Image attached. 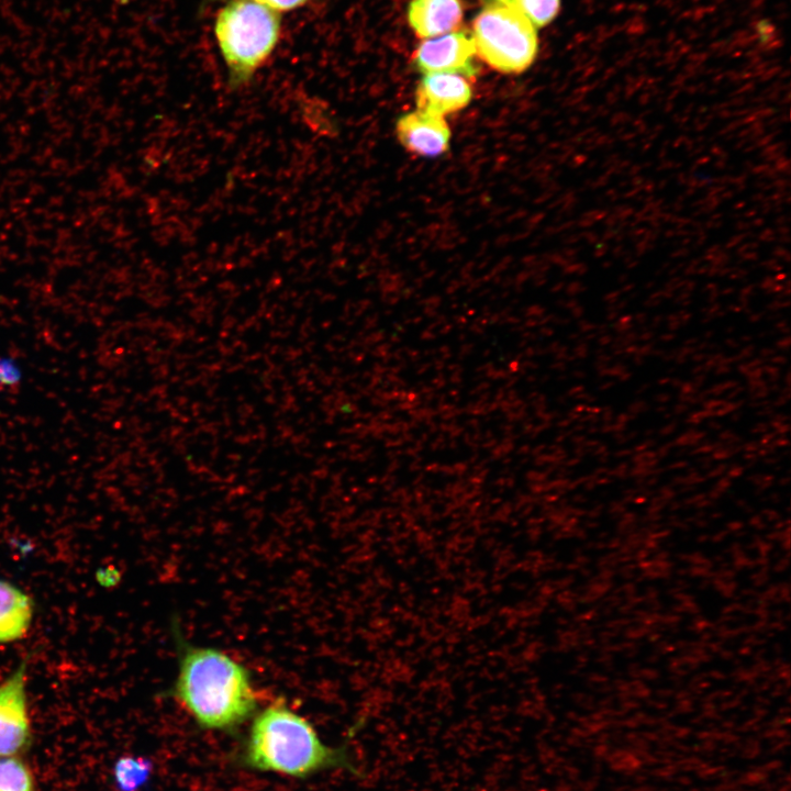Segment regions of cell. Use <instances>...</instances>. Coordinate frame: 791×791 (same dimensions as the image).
Returning a JSON list of instances; mask_svg holds the SVG:
<instances>
[{
    "label": "cell",
    "mask_w": 791,
    "mask_h": 791,
    "mask_svg": "<svg viewBox=\"0 0 791 791\" xmlns=\"http://www.w3.org/2000/svg\"><path fill=\"white\" fill-rule=\"evenodd\" d=\"M172 695L203 729H235L257 709L247 668L213 647L182 645Z\"/></svg>",
    "instance_id": "cell-1"
},
{
    "label": "cell",
    "mask_w": 791,
    "mask_h": 791,
    "mask_svg": "<svg viewBox=\"0 0 791 791\" xmlns=\"http://www.w3.org/2000/svg\"><path fill=\"white\" fill-rule=\"evenodd\" d=\"M239 764L294 778H307L330 768H345L358 775L346 747L325 745L308 720L281 703L256 713Z\"/></svg>",
    "instance_id": "cell-2"
},
{
    "label": "cell",
    "mask_w": 791,
    "mask_h": 791,
    "mask_svg": "<svg viewBox=\"0 0 791 791\" xmlns=\"http://www.w3.org/2000/svg\"><path fill=\"white\" fill-rule=\"evenodd\" d=\"M214 35L227 69L229 86L238 89L252 81L277 47L281 16L248 0H231L215 16Z\"/></svg>",
    "instance_id": "cell-3"
},
{
    "label": "cell",
    "mask_w": 791,
    "mask_h": 791,
    "mask_svg": "<svg viewBox=\"0 0 791 791\" xmlns=\"http://www.w3.org/2000/svg\"><path fill=\"white\" fill-rule=\"evenodd\" d=\"M476 55L503 74H520L537 55L536 27L517 9L490 4L472 21Z\"/></svg>",
    "instance_id": "cell-4"
},
{
    "label": "cell",
    "mask_w": 791,
    "mask_h": 791,
    "mask_svg": "<svg viewBox=\"0 0 791 791\" xmlns=\"http://www.w3.org/2000/svg\"><path fill=\"white\" fill-rule=\"evenodd\" d=\"M26 680L27 659H23L0 683V757L20 755L31 745Z\"/></svg>",
    "instance_id": "cell-5"
},
{
    "label": "cell",
    "mask_w": 791,
    "mask_h": 791,
    "mask_svg": "<svg viewBox=\"0 0 791 791\" xmlns=\"http://www.w3.org/2000/svg\"><path fill=\"white\" fill-rule=\"evenodd\" d=\"M475 55L471 34L456 30L425 40L415 51L413 60L415 67L424 75L447 73L474 78L479 73Z\"/></svg>",
    "instance_id": "cell-6"
},
{
    "label": "cell",
    "mask_w": 791,
    "mask_h": 791,
    "mask_svg": "<svg viewBox=\"0 0 791 791\" xmlns=\"http://www.w3.org/2000/svg\"><path fill=\"white\" fill-rule=\"evenodd\" d=\"M396 134L408 152L423 157L445 153L450 140V130L444 116L419 109L398 119Z\"/></svg>",
    "instance_id": "cell-7"
},
{
    "label": "cell",
    "mask_w": 791,
    "mask_h": 791,
    "mask_svg": "<svg viewBox=\"0 0 791 791\" xmlns=\"http://www.w3.org/2000/svg\"><path fill=\"white\" fill-rule=\"evenodd\" d=\"M472 91L465 77L456 74H426L420 81L415 102L419 110L444 116L468 105Z\"/></svg>",
    "instance_id": "cell-8"
},
{
    "label": "cell",
    "mask_w": 791,
    "mask_h": 791,
    "mask_svg": "<svg viewBox=\"0 0 791 791\" xmlns=\"http://www.w3.org/2000/svg\"><path fill=\"white\" fill-rule=\"evenodd\" d=\"M463 15L460 0H411L408 7L411 29L426 40L456 31Z\"/></svg>",
    "instance_id": "cell-9"
},
{
    "label": "cell",
    "mask_w": 791,
    "mask_h": 791,
    "mask_svg": "<svg viewBox=\"0 0 791 791\" xmlns=\"http://www.w3.org/2000/svg\"><path fill=\"white\" fill-rule=\"evenodd\" d=\"M34 615L31 597L14 583L0 579V644L23 638Z\"/></svg>",
    "instance_id": "cell-10"
},
{
    "label": "cell",
    "mask_w": 791,
    "mask_h": 791,
    "mask_svg": "<svg viewBox=\"0 0 791 791\" xmlns=\"http://www.w3.org/2000/svg\"><path fill=\"white\" fill-rule=\"evenodd\" d=\"M153 765L149 759L135 756H123L116 760L113 777L120 791H140L152 776Z\"/></svg>",
    "instance_id": "cell-11"
},
{
    "label": "cell",
    "mask_w": 791,
    "mask_h": 791,
    "mask_svg": "<svg viewBox=\"0 0 791 791\" xmlns=\"http://www.w3.org/2000/svg\"><path fill=\"white\" fill-rule=\"evenodd\" d=\"M0 791H35L29 766L19 757H0Z\"/></svg>",
    "instance_id": "cell-12"
},
{
    "label": "cell",
    "mask_w": 791,
    "mask_h": 791,
    "mask_svg": "<svg viewBox=\"0 0 791 791\" xmlns=\"http://www.w3.org/2000/svg\"><path fill=\"white\" fill-rule=\"evenodd\" d=\"M512 7L525 15L535 27H542L557 16L560 0H515Z\"/></svg>",
    "instance_id": "cell-13"
},
{
    "label": "cell",
    "mask_w": 791,
    "mask_h": 791,
    "mask_svg": "<svg viewBox=\"0 0 791 791\" xmlns=\"http://www.w3.org/2000/svg\"><path fill=\"white\" fill-rule=\"evenodd\" d=\"M21 379V371L16 364L10 359H0V385L14 386Z\"/></svg>",
    "instance_id": "cell-14"
},
{
    "label": "cell",
    "mask_w": 791,
    "mask_h": 791,
    "mask_svg": "<svg viewBox=\"0 0 791 791\" xmlns=\"http://www.w3.org/2000/svg\"><path fill=\"white\" fill-rule=\"evenodd\" d=\"M261 4L277 12L290 11L301 8L312 0H248Z\"/></svg>",
    "instance_id": "cell-15"
},
{
    "label": "cell",
    "mask_w": 791,
    "mask_h": 791,
    "mask_svg": "<svg viewBox=\"0 0 791 791\" xmlns=\"http://www.w3.org/2000/svg\"><path fill=\"white\" fill-rule=\"evenodd\" d=\"M484 5L501 4L512 7L515 0H481Z\"/></svg>",
    "instance_id": "cell-16"
}]
</instances>
